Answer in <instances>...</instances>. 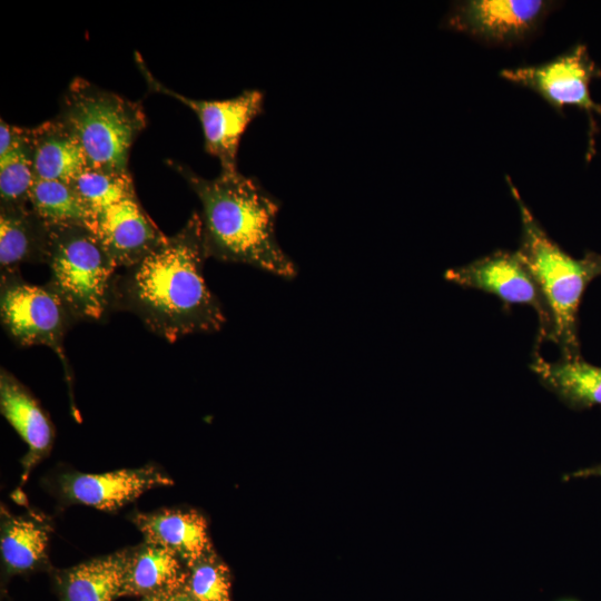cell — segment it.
Returning a JSON list of instances; mask_svg holds the SVG:
<instances>
[{
  "label": "cell",
  "mask_w": 601,
  "mask_h": 601,
  "mask_svg": "<svg viewBox=\"0 0 601 601\" xmlns=\"http://www.w3.org/2000/svg\"><path fill=\"white\" fill-rule=\"evenodd\" d=\"M49 235L29 204H0V278L20 274L23 264H47Z\"/></svg>",
  "instance_id": "15"
},
{
  "label": "cell",
  "mask_w": 601,
  "mask_h": 601,
  "mask_svg": "<svg viewBox=\"0 0 601 601\" xmlns=\"http://www.w3.org/2000/svg\"><path fill=\"white\" fill-rule=\"evenodd\" d=\"M206 259L200 215L194 211L176 234L116 274L111 311L135 314L150 332L170 343L219 331L226 317L206 284Z\"/></svg>",
  "instance_id": "1"
},
{
  "label": "cell",
  "mask_w": 601,
  "mask_h": 601,
  "mask_svg": "<svg viewBox=\"0 0 601 601\" xmlns=\"http://www.w3.org/2000/svg\"><path fill=\"white\" fill-rule=\"evenodd\" d=\"M600 76L601 71L584 45H577L540 65L508 68L500 72V77L534 91L556 110H563L565 106L584 110L591 129L595 127L593 114L601 116V106L592 99L590 85Z\"/></svg>",
  "instance_id": "9"
},
{
  "label": "cell",
  "mask_w": 601,
  "mask_h": 601,
  "mask_svg": "<svg viewBox=\"0 0 601 601\" xmlns=\"http://www.w3.org/2000/svg\"><path fill=\"white\" fill-rule=\"evenodd\" d=\"M29 205L49 226H86L92 213L70 183L36 179L29 195Z\"/></svg>",
  "instance_id": "21"
},
{
  "label": "cell",
  "mask_w": 601,
  "mask_h": 601,
  "mask_svg": "<svg viewBox=\"0 0 601 601\" xmlns=\"http://www.w3.org/2000/svg\"><path fill=\"white\" fill-rule=\"evenodd\" d=\"M35 180L31 128L21 127L13 145L0 154V204L28 205Z\"/></svg>",
  "instance_id": "22"
},
{
  "label": "cell",
  "mask_w": 601,
  "mask_h": 601,
  "mask_svg": "<svg viewBox=\"0 0 601 601\" xmlns=\"http://www.w3.org/2000/svg\"><path fill=\"white\" fill-rule=\"evenodd\" d=\"M132 523L144 541L162 546L189 565L213 552L205 516L193 509H160L135 512Z\"/></svg>",
  "instance_id": "14"
},
{
  "label": "cell",
  "mask_w": 601,
  "mask_h": 601,
  "mask_svg": "<svg viewBox=\"0 0 601 601\" xmlns=\"http://www.w3.org/2000/svg\"><path fill=\"white\" fill-rule=\"evenodd\" d=\"M137 66L150 91L179 100L198 117L205 140V150L216 157L220 171H235L240 139L248 125L263 114L265 95L258 89H246L239 95L221 100L185 97L154 77L141 56L136 52Z\"/></svg>",
  "instance_id": "7"
},
{
  "label": "cell",
  "mask_w": 601,
  "mask_h": 601,
  "mask_svg": "<svg viewBox=\"0 0 601 601\" xmlns=\"http://www.w3.org/2000/svg\"><path fill=\"white\" fill-rule=\"evenodd\" d=\"M530 368L540 383L569 408L583 411L601 405V366L582 357H561L549 362L534 351Z\"/></svg>",
  "instance_id": "20"
},
{
  "label": "cell",
  "mask_w": 601,
  "mask_h": 601,
  "mask_svg": "<svg viewBox=\"0 0 601 601\" xmlns=\"http://www.w3.org/2000/svg\"><path fill=\"white\" fill-rule=\"evenodd\" d=\"M544 0H467L449 12L447 28L493 46L531 38L553 8Z\"/></svg>",
  "instance_id": "10"
},
{
  "label": "cell",
  "mask_w": 601,
  "mask_h": 601,
  "mask_svg": "<svg viewBox=\"0 0 601 601\" xmlns=\"http://www.w3.org/2000/svg\"><path fill=\"white\" fill-rule=\"evenodd\" d=\"M58 116L78 138L88 168L129 171L131 146L147 125L140 102L77 77L62 97Z\"/></svg>",
  "instance_id": "4"
},
{
  "label": "cell",
  "mask_w": 601,
  "mask_h": 601,
  "mask_svg": "<svg viewBox=\"0 0 601 601\" xmlns=\"http://www.w3.org/2000/svg\"><path fill=\"white\" fill-rule=\"evenodd\" d=\"M590 476L601 477V463L568 473L563 475L562 480L569 481L573 479H583V477H590Z\"/></svg>",
  "instance_id": "26"
},
{
  "label": "cell",
  "mask_w": 601,
  "mask_h": 601,
  "mask_svg": "<svg viewBox=\"0 0 601 601\" xmlns=\"http://www.w3.org/2000/svg\"><path fill=\"white\" fill-rule=\"evenodd\" d=\"M31 144L36 179L70 183L88 168L78 138L58 115L31 128Z\"/></svg>",
  "instance_id": "17"
},
{
  "label": "cell",
  "mask_w": 601,
  "mask_h": 601,
  "mask_svg": "<svg viewBox=\"0 0 601 601\" xmlns=\"http://www.w3.org/2000/svg\"><path fill=\"white\" fill-rule=\"evenodd\" d=\"M186 565L169 550L144 541L126 549L120 597H138L181 588Z\"/></svg>",
  "instance_id": "19"
},
{
  "label": "cell",
  "mask_w": 601,
  "mask_h": 601,
  "mask_svg": "<svg viewBox=\"0 0 601 601\" xmlns=\"http://www.w3.org/2000/svg\"><path fill=\"white\" fill-rule=\"evenodd\" d=\"M47 283L73 321L97 322L111 311L115 260L86 226L49 227Z\"/></svg>",
  "instance_id": "5"
},
{
  "label": "cell",
  "mask_w": 601,
  "mask_h": 601,
  "mask_svg": "<svg viewBox=\"0 0 601 601\" xmlns=\"http://www.w3.org/2000/svg\"><path fill=\"white\" fill-rule=\"evenodd\" d=\"M0 316L3 328L18 345L51 348L71 381L63 338L76 322L48 284H29L21 274L0 278Z\"/></svg>",
  "instance_id": "6"
},
{
  "label": "cell",
  "mask_w": 601,
  "mask_h": 601,
  "mask_svg": "<svg viewBox=\"0 0 601 601\" xmlns=\"http://www.w3.org/2000/svg\"><path fill=\"white\" fill-rule=\"evenodd\" d=\"M170 166L200 200L207 258L249 265L287 279L297 275L295 262L276 235L279 200L256 178L235 170L208 179L186 165L170 161Z\"/></svg>",
  "instance_id": "2"
},
{
  "label": "cell",
  "mask_w": 601,
  "mask_h": 601,
  "mask_svg": "<svg viewBox=\"0 0 601 601\" xmlns=\"http://www.w3.org/2000/svg\"><path fill=\"white\" fill-rule=\"evenodd\" d=\"M70 184L89 207L92 215L95 211L135 193L129 171L117 173L87 168Z\"/></svg>",
  "instance_id": "24"
},
{
  "label": "cell",
  "mask_w": 601,
  "mask_h": 601,
  "mask_svg": "<svg viewBox=\"0 0 601 601\" xmlns=\"http://www.w3.org/2000/svg\"><path fill=\"white\" fill-rule=\"evenodd\" d=\"M173 484L174 480L155 464L100 474L67 471L51 481L53 492L63 504H83L109 512L151 489Z\"/></svg>",
  "instance_id": "11"
},
{
  "label": "cell",
  "mask_w": 601,
  "mask_h": 601,
  "mask_svg": "<svg viewBox=\"0 0 601 601\" xmlns=\"http://www.w3.org/2000/svg\"><path fill=\"white\" fill-rule=\"evenodd\" d=\"M0 411L28 446L22 457V482L51 451L55 428L50 416L33 394L13 374L1 368Z\"/></svg>",
  "instance_id": "13"
},
{
  "label": "cell",
  "mask_w": 601,
  "mask_h": 601,
  "mask_svg": "<svg viewBox=\"0 0 601 601\" xmlns=\"http://www.w3.org/2000/svg\"><path fill=\"white\" fill-rule=\"evenodd\" d=\"M139 601H193V599L186 592L184 587H181L173 590L148 594L140 598Z\"/></svg>",
  "instance_id": "25"
},
{
  "label": "cell",
  "mask_w": 601,
  "mask_h": 601,
  "mask_svg": "<svg viewBox=\"0 0 601 601\" xmlns=\"http://www.w3.org/2000/svg\"><path fill=\"white\" fill-rule=\"evenodd\" d=\"M562 601H575V600H562Z\"/></svg>",
  "instance_id": "27"
},
{
  "label": "cell",
  "mask_w": 601,
  "mask_h": 601,
  "mask_svg": "<svg viewBox=\"0 0 601 601\" xmlns=\"http://www.w3.org/2000/svg\"><path fill=\"white\" fill-rule=\"evenodd\" d=\"M506 180L521 217L516 252L535 278L549 307L551 342L559 346L562 358H580L579 308L587 287L601 275V254L588 252L582 258L568 254L546 234L511 179L506 177Z\"/></svg>",
  "instance_id": "3"
},
{
  "label": "cell",
  "mask_w": 601,
  "mask_h": 601,
  "mask_svg": "<svg viewBox=\"0 0 601 601\" xmlns=\"http://www.w3.org/2000/svg\"><path fill=\"white\" fill-rule=\"evenodd\" d=\"M51 523L40 514L12 515L2 510L0 550L6 579L46 570Z\"/></svg>",
  "instance_id": "16"
},
{
  "label": "cell",
  "mask_w": 601,
  "mask_h": 601,
  "mask_svg": "<svg viewBox=\"0 0 601 601\" xmlns=\"http://www.w3.org/2000/svg\"><path fill=\"white\" fill-rule=\"evenodd\" d=\"M183 587L193 601H233L230 571L215 551L186 566Z\"/></svg>",
  "instance_id": "23"
},
{
  "label": "cell",
  "mask_w": 601,
  "mask_h": 601,
  "mask_svg": "<svg viewBox=\"0 0 601 601\" xmlns=\"http://www.w3.org/2000/svg\"><path fill=\"white\" fill-rule=\"evenodd\" d=\"M126 550L55 570L59 601H115L120 598Z\"/></svg>",
  "instance_id": "18"
},
{
  "label": "cell",
  "mask_w": 601,
  "mask_h": 601,
  "mask_svg": "<svg viewBox=\"0 0 601 601\" xmlns=\"http://www.w3.org/2000/svg\"><path fill=\"white\" fill-rule=\"evenodd\" d=\"M444 278L464 288L496 296L504 306L513 304L532 307L539 318L536 349L551 342L552 321L549 307L532 273L518 252L495 250L466 265L452 267Z\"/></svg>",
  "instance_id": "8"
},
{
  "label": "cell",
  "mask_w": 601,
  "mask_h": 601,
  "mask_svg": "<svg viewBox=\"0 0 601 601\" xmlns=\"http://www.w3.org/2000/svg\"><path fill=\"white\" fill-rule=\"evenodd\" d=\"M89 228L118 268L138 263L167 237L145 211L136 191L95 211Z\"/></svg>",
  "instance_id": "12"
}]
</instances>
